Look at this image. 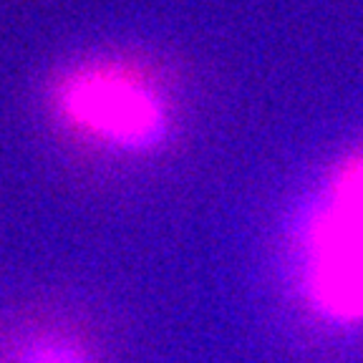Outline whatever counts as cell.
<instances>
[{
	"mask_svg": "<svg viewBox=\"0 0 363 363\" xmlns=\"http://www.w3.org/2000/svg\"><path fill=\"white\" fill-rule=\"evenodd\" d=\"M18 363H91V358L74 340L43 335L23 348Z\"/></svg>",
	"mask_w": 363,
	"mask_h": 363,
	"instance_id": "cell-4",
	"label": "cell"
},
{
	"mask_svg": "<svg viewBox=\"0 0 363 363\" xmlns=\"http://www.w3.org/2000/svg\"><path fill=\"white\" fill-rule=\"evenodd\" d=\"M298 240L308 306L333 325L363 323V235L318 197L303 215Z\"/></svg>",
	"mask_w": 363,
	"mask_h": 363,
	"instance_id": "cell-2",
	"label": "cell"
},
{
	"mask_svg": "<svg viewBox=\"0 0 363 363\" xmlns=\"http://www.w3.org/2000/svg\"><path fill=\"white\" fill-rule=\"evenodd\" d=\"M63 121L129 154H147L169 136V111L147 74L121 61H86L56 84Z\"/></svg>",
	"mask_w": 363,
	"mask_h": 363,
	"instance_id": "cell-1",
	"label": "cell"
},
{
	"mask_svg": "<svg viewBox=\"0 0 363 363\" xmlns=\"http://www.w3.org/2000/svg\"><path fill=\"white\" fill-rule=\"evenodd\" d=\"M320 199L348 227L363 235V152L338 162V167L330 172Z\"/></svg>",
	"mask_w": 363,
	"mask_h": 363,
	"instance_id": "cell-3",
	"label": "cell"
}]
</instances>
